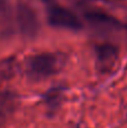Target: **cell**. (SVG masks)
I'll list each match as a JSON object with an SVG mask.
<instances>
[{
  "mask_svg": "<svg viewBox=\"0 0 127 128\" xmlns=\"http://www.w3.org/2000/svg\"><path fill=\"white\" fill-rule=\"evenodd\" d=\"M64 64V58L58 53H40L30 56L26 63V73L32 80H43L56 74Z\"/></svg>",
  "mask_w": 127,
  "mask_h": 128,
  "instance_id": "obj_1",
  "label": "cell"
},
{
  "mask_svg": "<svg viewBox=\"0 0 127 128\" xmlns=\"http://www.w3.org/2000/svg\"><path fill=\"white\" fill-rule=\"evenodd\" d=\"M61 101H62V90L61 89L53 88L45 94V104L47 107V110L51 112L58 110V108L61 106Z\"/></svg>",
  "mask_w": 127,
  "mask_h": 128,
  "instance_id": "obj_6",
  "label": "cell"
},
{
  "mask_svg": "<svg viewBox=\"0 0 127 128\" xmlns=\"http://www.w3.org/2000/svg\"><path fill=\"white\" fill-rule=\"evenodd\" d=\"M48 22L52 26L61 27V28L76 30L81 28V22L78 16L72 10L65 8L60 4H52L48 7L47 11Z\"/></svg>",
  "mask_w": 127,
  "mask_h": 128,
  "instance_id": "obj_2",
  "label": "cell"
},
{
  "mask_svg": "<svg viewBox=\"0 0 127 128\" xmlns=\"http://www.w3.org/2000/svg\"><path fill=\"white\" fill-rule=\"evenodd\" d=\"M86 17L92 24L102 27H112L114 25L117 24L116 19H114L112 16L107 15V14L102 12V11H97V10L89 11V12L86 14Z\"/></svg>",
  "mask_w": 127,
  "mask_h": 128,
  "instance_id": "obj_5",
  "label": "cell"
},
{
  "mask_svg": "<svg viewBox=\"0 0 127 128\" xmlns=\"http://www.w3.org/2000/svg\"><path fill=\"white\" fill-rule=\"evenodd\" d=\"M17 66L15 58H7L0 62V80H9L15 75Z\"/></svg>",
  "mask_w": 127,
  "mask_h": 128,
  "instance_id": "obj_7",
  "label": "cell"
},
{
  "mask_svg": "<svg viewBox=\"0 0 127 128\" xmlns=\"http://www.w3.org/2000/svg\"><path fill=\"white\" fill-rule=\"evenodd\" d=\"M17 22L22 33L25 36L33 37L37 34L40 22L36 15L35 10L29 6L28 4H18L17 7Z\"/></svg>",
  "mask_w": 127,
  "mask_h": 128,
  "instance_id": "obj_3",
  "label": "cell"
},
{
  "mask_svg": "<svg viewBox=\"0 0 127 128\" xmlns=\"http://www.w3.org/2000/svg\"><path fill=\"white\" fill-rule=\"evenodd\" d=\"M96 58L99 70L101 72H108L114 68V65L117 62V58H118L117 47L108 43L97 45Z\"/></svg>",
  "mask_w": 127,
  "mask_h": 128,
  "instance_id": "obj_4",
  "label": "cell"
}]
</instances>
